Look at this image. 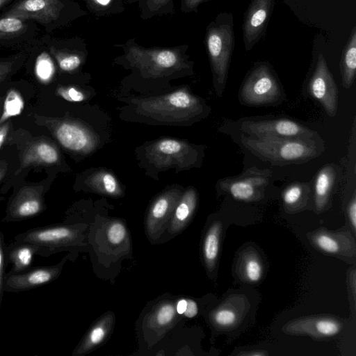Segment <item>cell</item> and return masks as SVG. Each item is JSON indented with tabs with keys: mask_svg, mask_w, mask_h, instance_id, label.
Wrapping results in <instances>:
<instances>
[{
	"mask_svg": "<svg viewBox=\"0 0 356 356\" xmlns=\"http://www.w3.org/2000/svg\"><path fill=\"white\" fill-rule=\"evenodd\" d=\"M113 46L122 51L114 59V63L145 79H170L193 72V62L187 54V44L170 47H146L131 38L124 43Z\"/></svg>",
	"mask_w": 356,
	"mask_h": 356,
	"instance_id": "6da1fadb",
	"label": "cell"
},
{
	"mask_svg": "<svg viewBox=\"0 0 356 356\" xmlns=\"http://www.w3.org/2000/svg\"><path fill=\"white\" fill-rule=\"evenodd\" d=\"M136 111L147 118L165 124H184L202 115V100L186 88L156 97L133 100Z\"/></svg>",
	"mask_w": 356,
	"mask_h": 356,
	"instance_id": "7a4b0ae2",
	"label": "cell"
},
{
	"mask_svg": "<svg viewBox=\"0 0 356 356\" xmlns=\"http://www.w3.org/2000/svg\"><path fill=\"white\" fill-rule=\"evenodd\" d=\"M241 143L261 160L277 165L307 162L322 152V146H318L315 139L242 135Z\"/></svg>",
	"mask_w": 356,
	"mask_h": 356,
	"instance_id": "3957f363",
	"label": "cell"
},
{
	"mask_svg": "<svg viewBox=\"0 0 356 356\" xmlns=\"http://www.w3.org/2000/svg\"><path fill=\"white\" fill-rule=\"evenodd\" d=\"M87 14L74 0H15L1 15L32 20L51 33Z\"/></svg>",
	"mask_w": 356,
	"mask_h": 356,
	"instance_id": "277c9868",
	"label": "cell"
},
{
	"mask_svg": "<svg viewBox=\"0 0 356 356\" xmlns=\"http://www.w3.org/2000/svg\"><path fill=\"white\" fill-rule=\"evenodd\" d=\"M205 46L216 94L220 97L225 86L234 47V18L220 13L206 28Z\"/></svg>",
	"mask_w": 356,
	"mask_h": 356,
	"instance_id": "5b68a950",
	"label": "cell"
},
{
	"mask_svg": "<svg viewBox=\"0 0 356 356\" xmlns=\"http://www.w3.org/2000/svg\"><path fill=\"white\" fill-rule=\"evenodd\" d=\"M86 227L80 224H65L35 227L16 235L15 241L32 244L36 255L47 257L68 251L80 250L85 243Z\"/></svg>",
	"mask_w": 356,
	"mask_h": 356,
	"instance_id": "8992f818",
	"label": "cell"
},
{
	"mask_svg": "<svg viewBox=\"0 0 356 356\" xmlns=\"http://www.w3.org/2000/svg\"><path fill=\"white\" fill-rule=\"evenodd\" d=\"M145 156L147 163L157 170H184L197 164L198 153L186 141L163 138L148 145L145 149Z\"/></svg>",
	"mask_w": 356,
	"mask_h": 356,
	"instance_id": "52a82bcc",
	"label": "cell"
},
{
	"mask_svg": "<svg viewBox=\"0 0 356 356\" xmlns=\"http://www.w3.org/2000/svg\"><path fill=\"white\" fill-rule=\"evenodd\" d=\"M282 97L281 87L270 66L262 63L254 67L246 76L241 90V102L248 106L277 103Z\"/></svg>",
	"mask_w": 356,
	"mask_h": 356,
	"instance_id": "ba28073f",
	"label": "cell"
},
{
	"mask_svg": "<svg viewBox=\"0 0 356 356\" xmlns=\"http://www.w3.org/2000/svg\"><path fill=\"white\" fill-rule=\"evenodd\" d=\"M240 130L245 135L258 138L315 139L318 134L289 119L244 120Z\"/></svg>",
	"mask_w": 356,
	"mask_h": 356,
	"instance_id": "9c48e42d",
	"label": "cell"
},
{
	"mask_svg": "<svg viewBox=\"0 0 356 356\" xmlns=\"http://www.w3.org/2000/svg\"><path fill=\"white\" fill-rule=\"evenodd\" d=\"M270 177L271 172L268 169L252 167L238 176L223 179L219 184L234 199L250 201L261 196Z\"/></svg>",
	"mask_w": 356,
	"mask_h": 356,
	"instance_id": "30bf717a",
	"label": "cell"
},
{
	"mask_svg": "<svg viewBox=\"0 0 356 356\" xmlns=\"http://www.w3.org/2000/svg\"><path fill=\"white\" fill-rule=\"evenodd\" d=\"M42 40L49 54L55 59L59 69L65 72H74L86 61L88 56L86 41L78 37L71 38H49Z\"/></svg>",
	"mask_w": 356,
	"mask_h": 356,
	"instance_id": "8fae6325",
	"label": "cell"
},
{
	"mask_svg": "<svg viewBox=\"0 0 356 356\" xmlns=\"http://www.w3.org/2000/svg\"><path fill=\"white\" fill-rule=\"evenodd\" d=\"M51 130L63 147L74 153H90L97 144L95 134L74 121H54L51 124Z\"/></svg>",
	"mask_w": 356,
	"mask_h": 356,
	"instance_id": "7c38bea8",
	"label": "cell"
},
{
	"mask_svg": "<svg viewBox=\"0 0 356 356\" xmlns=\"http://www.w3.org/2000/svg\"><path fill=\"white\" fill-rule=\"evenodd\" d=\"M182 193L173 188L162 193L154 200L145 220V230L150 240H158L168 229Z\"/></svg>",
	"mask_w": 356,
	"mask_h": 356,
	"instance_id": "4fadbf2b",
	"label": "cell"
},
{
	"mask_svg": "<svg viewBox=\"0 0 356 356\" xmlns=\"http://www.w3.org/2000/svg\"><path fill=\"white\" fill-rule=\"evenodd\" d=\"M309 92L317 100L327 114L335 116L338 106V90L326 60L319 54L314 73L309 82Z\"/></svg>",
	"mask_w": 356,
	"mask_h": 356,
	"instance_id": "5bb4252c",
	"label": "cell"
},
{
	"mask_svg": "<svg viewBox=\"0 0 356 356\" xmlns=\"http://www.w3.org/2000/svg\"><path fill=\"white\" fill-rule=\"evenodd\" d=\"M67 256L53 266H40L19 273L9 272L5 276L4 291L20 292L53 282L60 275Z\"/></svg>",
	"mask_w": 356,
	"mask_h": 356,
	"instance_id": "9a60e30c",
	"label": "cell"
},
{
	"mask_svg": "<svg viewBox=\"0 0 356 356\" xmlns=\"http://www.w3.org/2000/svg\"><path fill=\"white\" fill-rule=\"evenodd\" d=\"M274 3L275 0H251L242 26L245 50L252 49L264 35Z\"/></svg>",
	"mask_w": 356,
	"mask_h": 356,
	"instance_id": "2e32d148",
	"label": "cell"
},
{
	"mask_svg": "<svg viewBox=\"0 0 356 356\" xmlns=\"http://www.w3.org/2000/svg\"><path fill=\"white\" fill-rule=\"evenodd\" d=\"M45 209L42 191L33 187L19 190L10 201L2 221L15 222L33 218Z\"/></svg>",
	"mask_w": 356,
	"mask_h": 356,
	"instance_id": "e0dca14e",
	"label": "cell"
},
{
	"mask_svg": "<svg viewBox=\"0 0 356 356\" xmlns=\"http://www.w3.org/2000/svg\"><path fill=\"white\" fill-rule=\"evenodd\" d=\"M36 23L15 16L0 15V47H10L33 40Z\"/></svg>",
	"mask_w": 356,
	"mask_h": 356,
	"instance_id": "ac0fdd59",
	"label": "cell"
},
{
	"mask_svg": "<svg viewBox=\"0 0 356 356\" xmlns=\"http://www.w3.org/2000/svg\"><path fill=\"white\" fill-rule=\"evenodd\" d=\"M115 322L113 312H107L102 316L88 331L81 342L74 350L72 355H86L104 342L111 333Z\"/></svg>",
	"mask_w": 356,
	"mask_h": 356,
	"instance_id": "d6986e66",
	"label": "cell"
},
{
	"mask_svg": "<svg viewBox=\"0 0 356 356\" xmlns=\"http://www.w3.org/2000/svg\"><path fill=\"white\" fill-rule=\"evenodd\" d=\"M60 156L56 147L47 140L31 144L24 152L22 161L15 175L33 165H52L58 163Z\"/></svg>",
	"mask_w": 356,
	"mask_h": 356,
	"instance_id": "ffe728a7",
	"label": "cell"
},
{
	"mask_svg": "<svg viewBox=\"0 0 356 356\" xmlns=\"http://www.w3.org/2000/svg\"><path fill=\"white\" fill-rule=\"evenodd\" d=\"M197 202V195L193 188L182 193L168 227L170 234L177 235L186 228L194 214Z\"/></svg>",
	"mask_w": 356,
	"mask_h": 356,
	"instance_id": "44dd1931",
	"label": "cell"
},
{
	"mask_svg": "<svg viewBox=\"0 0 356 356\" xmlns=\"http://www.w3.org/2000/svg\"><path fill=\"white\" fill-rule=\"evenodd\" d=\"M36 249L31 243L14 241L6 246V261L12 264L10 273L27 270L31 265Z\"/></svg>",
	"mask_w": 356,
	"mask_h": 356,
	"instance_id": "7402d4cb",
	"label": "cell"
},
{
	"mask_svg": "<svg viewBox=\"0 0 356 356\" xmlns=\"http://www.w3.org/2000/svg\"><path fill=\"white\" fill-rule=\"evenodd\" d=\"M177 310L170 301L159 304L149 314L147 322V329L159 334L165 333L175 322Z\"/></svg>",
	"mask_w": 356,
	"mask_h": 356,
	"instance_id": "603a6c76",
	"label": "cell"
},
{
	"mask_svg": "<svg viewBox=\"0 0 356 356\" xmlns=\"http://www.w3.org/2000/svg\"><path fill=\"white\" fill-rule=\"evenodd\" d=\"M341 68L342 83L345 88L353 85L356 73V27H353L350 35L342 52Z\"/></svg>",
	"mask_w": 356,
	"mask_h": 356,
	"instance_id": "cb8c5ba5",
	"label": "cell"
},
{
	"mask_svg": "<svg viewBox=\"0 0 356 356\" xmlns=\"http://www.w3.org/2000/svg\"><path fill=\"white\" fill-rule=\"evenodd\" d=\"M86 185L92 191L111 197H119L122 189L113 175L106 170L94 172L86 179Z\"/></svg>",
	"mask_w": 356,
	"mask_h": 356,
	"instance_id": "d4e9b609",
	"label": "cell"
},
{
	"mask_svg": "<svg viewBox=\"0 0 356 356\" xmlns=\"http://www.w3.org/2000/svg\"><path fill=\"white\" fill-rule=\"evenodd\" d=\"M335 177L336 172L330 165L324 167L317 174L314 183L315 202L317 209H322L325 206Z\"/></svg>",
	"mask_w": 356,
	"mask_h": 356,
	"instance_id": "484cf974",
	"label": "cell"
},
{
	"mask_svg": "<svg viewBox=\"0 0 356 356\" xmlns=\"http://www.w3.org/2000/svg\"><path fill=\"white\" fill-rule=\"evenodd\" d=\"M134 2L138 3L143 19L175 13L173 0H128L129 3Z\"/></svg>",
	"mask_w": 356,
	"mask_h": 356,
	"instance_id": "4316f807",
	"label": "cell"
},
{
	"mask_svg": "<svg viewBox=\"0 0 356 356\" xmlns=\"http://www.w3.org/2000/svg\"><path fill=\"white\" fill-rule=\"evenodd\" d=\"M88 11L97 17H110L124 12L128 0H80Z\"/></svg>",
	"mask_w": 356,
	"mask_h": 356,
	"instance_id": "83f0119b",
	"label": "cell"
},
{
	"mask_svg": "<svg viewBox=\"0 0 356 356\" xmlns=\"http://www.w3.org/2000/svg\"><path fill=\"white\" fill-rule=\"evenodd\" d=\"M221 225L213 224L206 234L203 243V257L208 268L211 269L218 255Z\"/></svg>",
	"mask_w": 356,
	"mask_h": 356,
	"instance_id": "f1b7e54d",
	"label": "cell"
},
{
	"mask_svg": "<svg viewBox=\"0 0 356 356\" xmlns=\"http://www.w3.org/2000/svg\"><path fill=\"white\" fill-rule=\"evenodd\" d=\"M24 108V100L19 92L10 89L3 99L0 113V126L11 118L19 115Z\"/></svg>",
	"mask_w": 356,
	"mask_h": 356,
	"instance_id": "f546056e",
	"label": "cell"
},
{
	"mask_svg": "<svg viewBox=\"0 0 356 356\" xmlns=\"http://www.w3.org/2000/svg\"><path fill=\"white\" fill-rule=\"evenodd\" d=\"M27 55L20 52L0 58V83L10 77L23 65Z\"/></svg>",
	"mask_w": 356,
	"mask_h": 356,
	"instance_id": "4dcf8cb0",
	"label": "cell"
},
{
	"mask_svg": "<svg viewBox=\"0 0 356 356\" xmlns=\"http://www.w3.org/2000/svg\"><path fill=\"white\" fill-rule=\"evenodd\" d=\"M106 238L113 245L119 246L127 238L128 233L124 223L113 221L108 224L106 229Z\"/></svg>",
	"mask_w": 356,
	"mask_h": 356,
	"instance_id": "1f68e13d",
	"label": "cell"
},
{
	"mask_svg": "<svg viewBox=\"0 0 356 356\" xmlns=\"http://www.w3.org/2000/svg\"><path fill=\"white\" fill-rule=\"evenodd\" d=\"M35 71L38 76L42 80H48L53 75V63L47 51H42L38 56Z\"/></svg>",
	"mask_w": 356,
	"mask_h": 356,
	"instance_id": "d6a6232c",
	"label": "cell"
},
{
	"mask_svg": "<svg viewBox=\"0 0 356 356\" xmlns=\"http://www.w3.org/2000/svg\"><path fill=\"white\" fill-rule=\"evenodd\" d=\"M309 186L305 183H296L288 186L283 193V201L286 205H294L304 195Z\"/></svg>",
	"mask_w": 356,
	"mask_h": 356,
	"instance_id": "836d02e7",
	"label": "cell"
},
{
	"mask_svg": "<svg viewBox=\"0 0 356 356\" xmlns=\"http://www.w3.org/2000/svg\"><path fill=\"white\" fill-rule=\"evenodd\" d=\"M315 330L318 334L330 337L337 334L341 330L340 324L330 318H321L315 322Z\"/></svg>",
	"mask_w": 356,
	"mask_h": 356,
	"instance_id": "e575fe53",
	"label": "cell"
},
{
	"mask_svg": "<svg viewBox=\"0 0 356 356\" xmlns=\"http://www.w3.org/2000/svg\"><path fill=\"white\" fill-rule=\"evenodd\" d=\"M314 241L317 246L322 250L334 254L339 251V245L335 238L327 234H318Z\"/></svg>",
	"mask_w": 356,
	"mask_h": 356,
	"instance_id": "d590c367",
	"label": "cell"
},
{
	"mask_svg": "<svg viewBox=\"0 0 356 356\" xmlns=\"http://www.w3.org/2000/svg\"><path fill=\"white\" fill-rule=\"evenodd\" d=\"M57 94L63 99L71 102H79L86 99L85 95L72 86H60L57 88Z\"/></svg>",
	"mask_w": 356,
	"mask_h": 356,
	"instance_id": "8d00e7d4",
	"label": "cell"
},
{
	"mask_svg": "<svg viewBox=\"0 0 356 356\" xmlns=\"http://www.w3.org/2000/svg\"><path fill=\"white\" fill-rule=\"evenodd\" d=\"M246 277L252 282H257L262 275V266L261 263L254 258L249 259L245 265Z\"/></svg>",
	"mask_w": 356,
	"mask_h": 356,
	"instance_id": "74e56055",
	"label": "cell"
},
{
	"mask_svg": "<svg viewBox=\"0 0 356 356\" xmlns=\"http://www.w3.org/2000/svg\"><path fill=\"white\" fill-rule=\"evenodd\" d=\"M6 244L3 234L0 232V307L4 293L5 268L6 264Z\"/></svg>",
	"mask_w": 356,
	"mask_h": 356,
	"instance_id": "f35d334b",
	"label": "cell"
},
{
	"mask_svg": "<svg viewBox=\"0 0 356 356\" xmlns=\"http://www.w3.org/2000/svg\"><path fill=\"white\" fill-rule=\"evenodd\" d=\"M213 318L218 325L227 327L235 323L236 316L234 312L231 309H220L214 313Z\"/></svg>",
	"mask_w": 356,
	"mask_h": 356,
	"instance_id": "ab89813d",
	"label": "cell"
},
{
	"mask_svg": "<svg viewBox=\"0 0 356 356\" xmlns=\"http://www.w3.org/2000/svg\"><path fill=\"white\" fill-rule=\"evenodd\" d=\"M209 0H181L180 10L184 13L197 12V8Z\"/></svg>",
	"mask_w": 356,
	"mask_h": 356,
	"instance_id": "60d3db41",
	"label": "cell"
},
{
	"mask_svg": "<svg viewBox=\"0 0 356 356\" xmlns=\"http://www.w3.org/2000/svg\"><path fill=\"white\" fill-rule=\"evenodd\" d=\"M186 308L183 314L187 318H193L197 315L198 312L197 305L194 300L191 299H186Z\"/></svg>",
	"mask_w": 356,
	"mask_h": 356,
	"instance_id": "b9f144b4",
	"label": "cell"
},
{
	"mask_svg": "<svg viewBox=\"0 0 356 356\" xmlns=\"http://www.w3.org/2000/svg\"><path fill=\"white\" fill-rule=\"evenodd\" d=\"M348 213L351 225L355 229L356 227V200L355 194L349 204Z\"/></svg>",
	"mask_w": 356,
	"mask_h": 356,
	"instance_id": "7bdbcfd3",
	"label": "cell"
},
{
	"mask_svg": "<svg viewBox=\"0 0 356 356\" xmlns=\"http://www.w3.org/2000/svg\"><path fill=\"white\" fill-rule=\"evenodd\" d=\"M11 128V121L8 120L0 126V149L5 143Z\"/></svg>",
	"mask_w": 356,
	"mask_h": 356,
	"instance_id": "ee69618b",
	"label": "cell"
},
{
	"mask_svg": "<svg viewBox=\"0 0 356 356\" xmlns=\"http://www.w3.org/2000/svg\"><path fill=\"white\" fill-rule=\"evenodd\" d=\"M186 305H187L186 299L179 300L177 302V306H176V310H177V314H183L186 310Z\"/></svg>",
	"mask_w": 356,
	"mask_h": 356,
	"instance_id": "f6af8a7d",
	"label": "cell"
},
{
	"mask_svg": "<svg viewBox=\"0 0 356 356\" xmlns=\"http://www.w3.org/2000/svg\"><path fill=\"white\" fill-rule=\"evenodd\" d=\"M8 170V164L6 161H0V182L3 180L6 176Z\"/></svg>",
	"mask_w": 356,
	"mask_h": 356,
	"instance_id": "bcb514c9",
	"label": "cell"
},
{
	"mask_svg": "<svg viewBox=\"0 0 356 356\" xmlns=\"http://www.w3.org/2000/svg\"><path fill=\"white\" fill-rule=\"evenodd\" d=\"M15 0H0V10L6 8V6L11 4Z\"/></svg>",
	"mask_w": 356,
	"mask_h": 356,
	"instance_id": "7dc6e473",
	"label": "cell"
},
{
	"mask_svg": "<svg viewBox=\"0 0 356 356\" xmlns=\"http://www.w3.org/2000/svg\"><path fill=\"white\" fill-rule=\"evenodd\" d=\"M243 355H248V356H259V355H266V353H263L261 351H257V352H252V353H243Z\"/></svg>",
	"mask_w": 356,
	"mask_h": 356,
	"instance_id": "c3c4849f",
	"label": "cell"
},
{
	"mask_svg": "<svg viewBox=\"0 0 356 356\" xmlns=\"http://www.w3.org/2000/svg\"><path fill=\"white\" fill-rule=\"evenodd\" d=\"M3 102V98L2 97H0V113H1V108H2Z\"/></svg>",
	"mask_w": 356,
	"mask_h": 356,
	"instance_id": "681fc988",
	"label": "cell"
}]
</instances>
